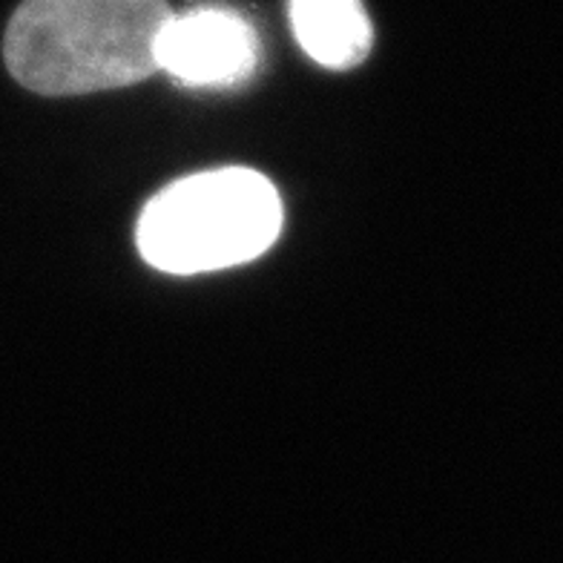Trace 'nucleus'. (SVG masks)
I'll list each match as a JSON object with an SVG mask.
<instances>
[{
	"mask_svg": "<svg viewBox=\"0 0 563 563\" xmlns=\"http://www.w3.org/2000/svg\"><path fill=\"white\" fill-rule=\"evenodd\" d=\"M167 0H23L7 26L3 58L37 96H87L158 73Z\"/></svg>",
	"mask_w": 563,
	"mask_h": 563,
	"instance_id": "1",
	"label": "nucleus"
},
{
	"mask_svg": "<svg viewBox=\"0 0 563 563\" xmlns=\"http://www.w3.org/2000/svg\"><path fill=\"white\" fill-rule=\"evenodd\" d=\"M282 199L251 167L178 178L141 210L135 239L150 267L194 276L253 262L282 233Z\"/></svg>",
	"mask_w": 563,
	"mask_h": 563,
	"instance_id": "2",
	"label": "nucleus"
},
{
	"mask_svg": "<svg viewBox=\"0 0 563 563\" xmlns=\"http://www.w3.org/2000/svg\"><path fill=\"white\" fill-rule=\"evenodd\" d=\"M262 58L260 35L242 12L196 7L173 12L156 44V67L190 89L239 87Z\"/></svg>",
	"mask_w": 563,
	"mask_h": 563,
	"instance_id": "3",
	"label": "nucleus"
},
{
	"mask_svg": "<svg viewBox=\"0 0 563 563\" xmlns=\"http://www.w3.org/2000/svg\"><path fill=\"white\" fill-rule=\"evenodd\" d=\"M290 26L299 46L319 67H360L374 44V26L363 0H288Z\"/></svg>",
	"mask_w": 563,
	"mask_h": 563,
	"instance_id": "4",
	"label": "nucleus"
}]
</instances>
